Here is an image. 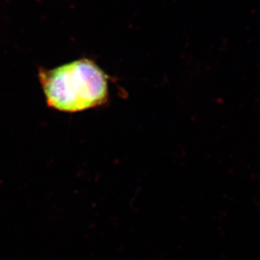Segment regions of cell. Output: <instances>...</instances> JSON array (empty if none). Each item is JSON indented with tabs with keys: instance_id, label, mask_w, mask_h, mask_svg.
<instances>
[{
	"instance_id": "6da1fadb",
	"label": "cell",
	"mask_w": 260,
	"mask_h": 260,
	"mask_svg": "<svg viewBox=\"0 0 260 260\" xmlns=\"http://www.w3.org/2000/svg\"><path fill=\"white\" fill-rule=\"evenodd\" d=\"M39 81L47 106L76 113L109 101V77L94 61L81 58L55 69H40Z\"/></svg>"
}]
</instances>
